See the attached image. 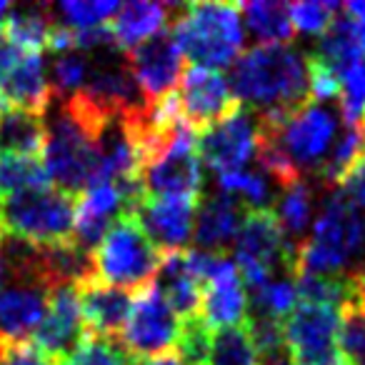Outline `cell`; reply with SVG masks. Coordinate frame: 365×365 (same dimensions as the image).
<instances>
[{
	"label": "cell",
	"instance_id": "2e32d148",
	"mask_svg": "<svg viewBox=\"0 0 365 365\" xmlns=\"http://www.w3.org/2000/svg\"><path fill=\"white\" fill-rule=\"evenodd\" d=\"M195 213L198 200L188 198H145L135 208L133 218L150 238V243L165 253L185 250L195 228Z\"/></svg>",
	"mask_w": 365,
	"mask_h": 365
},
{
	"label": "cell",
	"instance_id": "ab89813d",
	"mask_svg": "<svg viewBox=\"0 0 365 365\" xmlns=\"http://www.w3.org/2000/svg\"><path fill=\"white\" fill-rule=\"evenodd\" d=\"M303 365H350V363H348V358L340 353V348H335V350H330V353L320 355V358H315V360H308V363H303Z\"/></svg>",
	"mask_w": 365,
	"mask_h": 365
},
{
	"label": "cell",
	"instance_id": "f35d334b",
	"mask_svg": "<svg viewBox=\"0 0 365 365\" xmlns=\"http://www.w3.org/2000/svg\"><path fill=\"white\" fill-rule=\"evenodd\" d=\"M343 13L355 23V26H358L360 36H363V46H365V0H355V3H348V6L343 8Z\"/></svg>",
	"mask_w": 365,
	"mask_h": 365
},
{
	"label": "cell",
	"instance_id": "4fadbf2b",
	"mask_svg": "<svg viewBox=\"0 0 365 365\" xmlns=\"http://www.w3.org/2000/svg\"><path fill=\"white\" fill-rule=\"evenodd\" d=\"M125 63L148 103H158L175 93L178 83L185 73L182 71L185 58H182L178 43L173 41L170 31L155 33L145 43L128 51Z\"/></svg>",
	"mask_w": 365,
	"mask_h": 365
},
{
	"label": "cell",
	"instance_id": "7bdbcfd3",
	"mask_svg": "<svg viewBox=\"0 0 365 365\" xmlns=\"http://www.w3.org/2000/svg\"><path fill=\"white\" fill-rule=\"evenodd\" d=\"M6 263H3V253H0V288H3V283H6Z\"/></svg>",
	"mask_w": 365,
	"mask_h": 365
},
{
	"label": "cell",
	"instance_id": "ffe728a7",
	"mask_svg": "<svg viewBox=\"0 0 365 365\" xmlns=\"http://www.w3.org/2000/svg\"><path fill=\"white\" fill-rule=\"evenodd\" d=\"M175 11L173 3H125L118 6L110 23V33L120 51H133L135 46L145 43L158 31H163L170 13Z\"/></svg>",
	"mask_w": 365,
	"mask_h": 365
},
{
	"label": "cell",
	"instance_id": "277c9868",
	"mask_svg": "<svg viewBox=\"0 0 365 365\" xmlns=\"http://www.w3.org/2000/svg\"><path fill=\"white\" fill-rule=\"evenodd\" d=\"M76 228V198L53 185L28 188L0 200V230L3 238L46 248L73 240Z\"/></svg>",
	"mask_w": 365,
	"mask_h": 365
},
{
	"label": "cell",
	"instance_id": "8d00e7d4",
	"mask_svg": "<svg viewBox=\"0 0 365 365\" xmlns=\"http://www.w3.org/2000/svg\"><path fill=\"white\" fill-rule=\"evenodd\" d=\"M0 365H61L46 355L41 348L26 340V343H6L0 345Z\"/></svg>",
	"mask_w": 365,
	"mask_h": 365
},
{
	"label": "cell",
	"instance_id": "836d02e7",
	"mask_svg": "<svg viewBox=\"0 0 365 365\" xmlns=\"http://www.w3.org/2000/svg\"><path fill=\"white\" fill-rule=\"evenodd\" d=\"M338 115L345 125H358L365 115V61L340 76Z\"/></svg>",
	"mask_w": 365,
	"mask_h": 365
},
{
	"label": "cell",
	"instance_id": "30bf717a",
	"mask_svg": "<svg viewBox=\"0 0 365 365\" xmlns=\"http://www.w3.org/2000/svg\"><path fill=\"white\" fill-rule=\"evenodd\" d=\"M0 98L6 108L46 115L56 91L46 73L43 56L23 53L0 38Z\"/></svg>",
	"mask_w": 365,
	"mask_h": 365
},
{
	"label": "cell",
	"instance_id": "b9f144b4",
	"mask_svg": "<svg viewBox=\"0 0 365 365\" xmlns=\"http://www.w3.org/2000/svg\"><path fill=\"white\" fill-rule=\"evenodd\" d=\"M13 6L6 3V0H0V38H3V31H6V23H8V16H11Z\"/></svg>",
	"mask_w": 365,
	"mask_h": 365
},
{
	"label": "cell",
	"instance_id": "f6af8a7d",
	"mask_svg": "<svg viewBox=\"0 0 365 365\" xmlns=\"http://www.w3.org/2000/svg\"><path fill=\"white\" fill-rule=\"evenodd\" d=\"M6 110V103H3V98H0V113Z\"/></svg>",
	"mask_w": 365,
	"mask_h": 365
},
{
	"label": "cell",
	"instance_id": "f546056e",
	"mask_svg": "<svg viewBox=\"0 0 365 365\" xmlns=\"http://www.w3.org/2000/svg\"><path fill=\"white\" fill-rule=\"evenodd\" d=\"M248 305H253L248 313L285 320L290 315V310L298 305V293H295L293 280H270V283L250 290Z\"/></svg>",
	"mask_w": 365,
	"mask_h": 365
},
{
	"label": "cell",
	"instance_id": "83f0119b",
	"mask_svg": "<svg viewBox=\"0 0 365 365\" xmlns=\"http://www.w3.org/2000/svg\"><path fill=\"white\" fill-rule=\"evenodd\" d=\"M218 188L235 198L243 208H270V178L263 170H230L218 175Z\"/></svg>",
	"mask_w": 365,
	"mask_h": 365
},
{
	"label": "cell",
	"instance_id": "5bb4252c",
	"mask_svg": "<svg viewBox=\"0 0 365 365\" xmlns=\"http://www.w3.org/2000/svg\"><path fill=\"white\" fill-rule=\"evenodd\" d=\"M86 335L88 328L83 320L76 285L53 288L51 298H48V313L33 333L31 343L63 365L86 340Z\"/></svg>",
	"mask_w": 365,
	"mask_h": 365
},
{
	"label": "cell",
	"instance_id": "6da1fadb",
	"mask_svg": "<svg viewBox=\"0 0 365 365\" xmlns=\"http://www.w3.org/2000/svg\"><path fill=\"white\" fill-rule=\"evenodd\" d=\"M228 86L243 108L275 120L310 103L305 58L290 46H253L240 53Z\"/></svg>",
	"mask_w": 365,
	"mask_h": 365
},
{
	"label": "cell",
	"instance_id": "7402d4cb",
	"mask_svg": "<svg viewBox=\"0 0 365 365\" xmlns=\"http://www.w3.org/2000/svg\"><path fill=\"white\" fill-rule=\"evenodd\" d=\"M313 56L318 58L320 63H325L338 78L343 76L345 71H350L353 66L365 61L363 36H360L358 26L343 13V8H340L333 26L320 36L318 51H315Z\"/></svg>",
	"mask_w": 365,
	"mask_h": 365
},
{
	"label": "cell",
	"instance_id": "ba28073f",
	"mask_svg": "<svg viewBox=\"0 0 365 365\" xmlns=\"http://www.w3.org/2000/svg\"><path fill=\"white\" fill-rule=\"evenodd\" d=\"M145 198L200 200L203 168L195 150V130L185 125L160 153L150 158L140 173Z\"/></svg>",
	"mask_w": 365,
	"mask_h": 365
},
{
	"label": "cell",
	"instance_id": "4dcf8cb0",
	"mask_svg": "<svg viewBox=\"0 0 365 365\" xmlns=\"http://www.w3.org/2000/svg\"><path fill=\"white\" fill-rule=\"evenodd\" d=\"M53 16L63 18L61 26L71 28V31H86V28L106 26L110 16H115L118 3L113 0H93V3H81V0H66L51 6Z\"/></svg>",
	"mask_w": 365,
	"mask_h": 365
},
{
	"label": "cell",
	"instance_id": "7a4b0ae2",
	"mask_svg": "<svg viewBox=\"0 0 365 365\" xmlns=\"http://www.w3.org/2000/svg\"><path fill=\"white\" fill-rule=\"evenodd\" d=\"M170 36L182 58L198 68L220 71L238 61L245 43L238 3H188L175 6Z\"/></svg>",
	"mask_w": 365,
	"mask_h": 365
},
{
	"label": "cell",
	"instance_id": "e575fe53",
	"mask_svg": "<svg viewBox=\"0 0 365 365\" xmlns=\"http://www.w3.org/2000/svg\"><path fill=\"white\" fill-rule=\"evenodd\" d=\"M88 71H91L88 56H83L78 51L61 53L53 61L51 71V86L56 91V96H73V93L81 91L88 81Z\"/></svg>",
	"mask_w": 365,
	"mask_h": 365
},
{
	"label": "cell",
	"instance_id": "9a60e30c",
	"mask_svg": "<svg viewBox=\"0 0 365 365\" xmlns=\"http://www.w3.org/2000/svg\"><path fill=\"white\" fill-rule=\"evenodd\" d=\"M340 313L323 305H295L283 320V338L290 365H303L338 348Z\"/></svg>",
	"mask_w": 365,
	"mask_h": 365
},
{
	"label": "cell",
	"instance_id": "52a82bcc",
	"mask_svg": "<svg viewBox=\"0 0 365 365\" xmlns=\"http://www.w3.org/2000/svg\"><path fill=\"white\" fill-rule=\"evenodd\" d=\"M293 248L275 218L273 208H245L238 238H235V270L245 290L270 283L278 265L288 270Z\"/></svg>",
	"mask_w": 365,
	"mask_h": 365
},
{
	"label": "cell",
	"instance_id": "5b68a950",
	"mask_svg": "<svg viewBox=\"0 0 365 365\" xmlns=\"http://www.w3.org/2000/svg\"><path fill=\"white\" fill-rule=\"evenodd\" d=\"M163 253L150 243L133 215H120L93 250V270L101 283L140 293L158 278Z\"/></svg>",
	"mask_w": 365,
	"mask_h": 365
},
{
	"label": "cell",
	"instance_id": "1f68e13d",
	"mask_svg": "<svg viewBox=\"0 0 365 365\" xmlns=\"http://www.w3.org/2000/svg\"><path fill=\"white\" fill-rule=\"evenodd\" d=\"M63 365H138V360H133L125 353L120 340L98 338V335L88 333L86 340Z\"/></svg>",
	"mask_w": 365,
	"mask_h": 365
},
{
	"label": "cell",
	"instance_id": "484cf974",
	"mask_svg": "<svg viewBox=\"0 0 365 365\" xmlns=\"http://www.w3.org/2000/svg\"><path fill=\"white\" fill-rule=\"evenodd\" d=\"M273 213L278 218L280 228H283L290 248H295L300 240H305L310 213H313V190H310L308 180H300L295 185H290V188H283Z\"/></svg>",
	"mask_w": 365,
	"mask_h": 365
},
{
	"label": "cell",
	"instance_id": "f1b7e54d",
	"mask_svg": "<svg viewBox=\"0 0 365 365\" xmlns=\"http://www.w3.org/2000/svg\"><path fill=\"white\" fill-rule=\"evenodd\" d=\"M43 185H51L43 160L0 155V200H6L18 190L43 188Z\"/></svg>",
	"mask_w": 365,
	"mask_h": 365
},
{
	"label": "cell",
	"instance_id": "8fae6325",
	"mask_svg": "<svg viewBox=\"0 0 365 365\" xmlns=\"http://www.w3.org/2000/svg\"><path fill=\"white\" fill-rule=\"evenodd\" d=\"M255 148H258V120L255 113L243 106L223 120L195 133L198 158L218 175L240 170L255 155Z\"/></svg>",
	"mask_w": 365,
	"mask_h": 365
},
{
	"label": "cell",
	"instance_id": "60d3db41",
	"mask_svg": "<svg viewBox=\"0 0 365 365\" xmlns=\"http://www.w3.org/2000/svg\"><path fill=\"white\" fill-rule=\"evenodd\" d=\"M138 365H188L185 360L178 355V350L165 355H158V358H148V360H138Z\"/></svg>",
	"mask_w": 365,
	"mask_h": 365
},
{
	"label": "cell",
	"instance_id": "74e56055",
	"mask_svg": "<svg viewBox=\"0 0 365 365\" xmlns=\"http://www.w3.org/2000/svg\"><path fill=\"white\" fill-rule=\"evenodd\" d=\"M340 193H343L355 208H360V205L365 208V158L353 168V173L345 178V182L340 185Z\"/></svg>",
	"mask_w": 365,
	"mask_h": 365
},
{
	"label": "cell",
	"instance_id": "bcb514c9",
	"mask_svg": "<svg viewBox=\"0 0 365 365\" xmlns=\"http://www.w3.org/2000/svg\"><path fill=\"white\" fill-rule=\"evenodd\" d=\"M0 243H3V230H0Z\"/></svg>",
	"mask_w": 365,
	"mask_h": 365
},
{
	"label": "cell",
	"instance_id": "ee69618b",
	"mask_svg": "<svg viewBox=\"0 0 365 365\" xmlns=\"http://www.w3.org/2000/svg\"><path fill=\"white\" fill-rule=\"evenodd\" d=\"M358 125H360V133H363V155H365V115H363V120H360Z\"/></svg>",
	"mask_w": 365,
	"mask_h": 365
},
{
	"label": "cell",
	"instance_id": "e0dca14e",
	"mask_svg": "<svg viewBox=\"0 0 365 365\" xmlns=\"http://www.w3.org/2000/svg\"><path fill=\"white\" fill-rule=\"evenodd\" d=\"M76 290L88 333L98 335V338L120 340V333L128 323L135 295L123 288H113L108 283H101L98 278L86 280Z\"/></svg>",
	"mask_w": 365,
	"mask_h": 365
},
{
	"label": "cell",
	"instance_id": "3957f363",
	"mask_svg": "<svg viewBox=\"0 0 365 365\" xmlns=\"http://www.w3.org/2000/svg\"><path fill=\"white\" fill-rule=\"evenodd\" d=\"M363 240L365 225L360 218V208H355L338 190L323 205L313 233L305 235V240L293 248L288 265L290 278L298 273H340V268L360 250Z\"/></svg>",
	"mask_w": 365,
	"mask_h": 365
},
{
	"label": "cell",
	"instance_id": "d4e9b609",
	"mask_svg": "<svg viewBox=\"0 0 365 365\" xmlns=\"http://www.w3.org/2000/svg\"><path fill=\"white\" fill-rule=\"evenodd\" d=\"M363 133L360 125H345L343 135L330 145L328 155L318 165L315 175L325 190H340L345 178L353 173V168L363 160Z\"/></svg>",
	"mask_w": 365,
	"mask_h": 365
},
{
	"label": "cell",
	"instance_id": "d6986e66",
	"mask_svg": "<svg viewBox=\"0 0 365 365\" xmlns=\"http://www.w3.org/2000/svg\"><path fill=\"white\" fill-rule=\"evenodd\" d=\"M248 290L240 280L235 263L225 270L223 275L213 280L203 290V303H200V318L210 330L233 328V325L245 323L248 318Z\"/></svg>",
	"mask_w": 365,
	"mask_h": 365
},
{
	"label": "cell",
	"instance_id": "d590c367",
	"mask_svg": "<svg viewBox=\"0 0 365 365\" xmlns=\"http://www.w3.org/2000/svg\"><path fill=\"white\" fill-rule=\"evenodd\" d=\"M338 13H340L338 3H293L290 6V21H293L295 33L323 36L333 26Z\"/></svg>",
	"mask_w": 365,
	"mask_h": 365
},
{
	"label": "cell",
	"instance_id": "ac0fdd59",
	"mask_svg": "<svg viewBox=\"0 0 365 365\" xmlns=\"http://www.w3.org/2000/svg\"><path fill=\"white\" fill-rule=\"evenodd\" d=\"M245 208L235 198L225 193L205 195L198 200L193 235L200 250L208 253H225L230 243L238 238L240 223H243Z\"/></svg>",
	"mask_w": 365,
	"mask_h": 365
},
{
	"label": "cell",
	"instance_id": "8992f818",
	"mask_svg": "<svg viewBox=\"0 0 365 365\" xmlns=\"http://www.w3.org/2000/svg\"><path fill=\"white\" fill-rule=\"evenodd\" d=\"M255 120L258 138L273 143L303 178L308 170H318L338 130V113L323 103H308L283 120L263 115H255Z\"/></svg>",
	"mask_w": 365,
	"mask_h": 365
},
{
	"label": "cell",
	"instance_id": "603a6c76",
	"mask_svg": "<svg viewBox=\"0 0 365 365\" xmlns=\"http://www.w3.org/2000/svg\"><path fill=\"white\" fill-rule=\"evenodd\" d=\"M56 16H53L51 6H28L16 8L13 6L11 16H8L6 31H3V41L16 46L23 53H36L43 56V51L51 48V36L56 31Z\"/></svg>",
	"mask_w": 365,
	"mask_h": 365
},
{
	"label": "cell",
	"instance_id": "d6a6232c",
	"mask_svg": "<svg viewBox=\"0 0 365 365\" xmlns=\"http://www.w3.org/2000/svg\"><path fill=\"white\" fill-rule=\"evenodd\" d=\"M338 348L350 365H365V308L360 303L340 310Z\"/></svg>",
	"mask_w": 365,
	"mask_h": 365
},
{
	"label": "cell",
	"instance_id": "4316f807",
	"mask_svg": "<svg viewBox=\"0 0 365 365\" xmlns=\"http://www.w3.org/2000/svg\"><path fill=\"white\" fill-rule=\"evenodd\" d=\"M205 365H263L250 338V330L245 323L233 328L215 330L210 335V350Z\"/></svg>",
	"mask_w": 365,
	"mask_h": 365
},
{
	"label": "cell",
	"instance_id": "7c38bea8",
	"mask_svg": "<svg viewBox=\"0 0 365 365\" xmlns=\"http://www.w3.org/2000/svg\"><path fill=\"white\" fill-rule=\"evenodd\" d=\"M178 106H180L182 120L188 123L195 133L213 123L228 118L240 108L235 101L233 91L228 86V78L220 71H208V68H188L182 73L180 83L175 88Z\"/></svg>",
	"mask_w": 365,
	"mask_h": 365
},
{
	"label": "cell",
	"instance_id": "cb8c5ba5",
	"mask_svg": "<svg viewBox=\"0 0 365 365\" xmlns=\"http://www.w3.org/2000/svg\"><path fill=\"white\" fill-rule=\"evenodd\" d=\"M240 16L245 21L250 36L258 46H290L295 38V28L290 21V6L278 0H258L243 3Z\"/></svg>",
	"mask_w": 365,
	"mask_h": 365
},
{
	"label": "cell",
	"instance_id": "44dd1931",
	"mask_svg": "<svg viewBox=\"0 0 365 365\" xmlns=\"http://www.w3.org/2000/svg\"><path fill=\"white\" fill-rule=\"evenodd\" d=\"M46 118L38 113L6 108L0 113V155L41 158L46 153Z\"/></svg>",
	"mask_w": 365,
	"mask_h": 365
},
{
	"label": "cell",
	"instance_id": "9c48e42d",
	"mask_svg": "<svg viewBox=\"0 0 365 365\" xmlns=\"http://www.w3.org/2000/svg\"><path fill=\"white\" fill-rule=\"evenodd\" d=\"M180 330V318L173 313L165 295L153 283L150 288L140 290L133 298L130 315L120 333V345L133 360L158 358L178 350Z\"/></svg>",
	"mask_w": 365,
	"mask_h": 365
}]
</instances>
